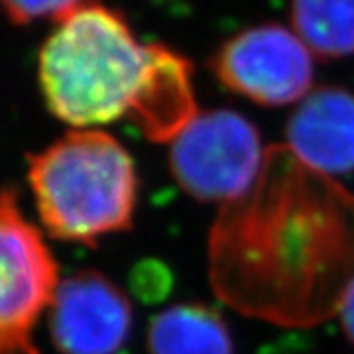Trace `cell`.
Instances as JSON below:
<instances>
[{
	"label": "cell",
	"mask_w": 354,
	"mask_h": 354,
	"mask_svg": "<svg viewBox=\"0 0 354 354\" xmlns=\"http://www.w3.org/2000/svg\"><path fill=\"white\" fill-rule=\"evenodd\" d=\"M50 330L62 354H114L132 330L127 293L97 270L59 281L50 305Z\"/></svg>",
	"instance_id": "7"
},
{
	"label": "cell",
	"mask_w": 354,
	"mask_h": 354,
	"mask_svg": "<svg viewBox=\"0 0 354 354\" xmlns=\"http://www.w3.org/2000/svg\"><path fill=\"white\" fill-rule=\"evenodd\" d=\"M28 179L53 239L95 246L132 227L138 177L128 150L97 128H75L30 156Z\"/></svg>",
	"instance_id": "3"
},
{
	"label": "cell",
	"mask_w": 354,
	"mask_h": 354,
	"mask_svg": "<svg viewBox=\"0 0 354 354\" xmlns=\"http://www.w3.org/2000/svg\"><path fill=\"white\" fill-rule=\"evenodd\" d=\"M150 354H234V342L218 311L179 304L160 311L148 327Z\"/></svg>",
	"instance_id": "9"
},
{
	"label": "cell",
	"mask_w": 354,
	"mask_h": 354,
	"mask_svg": "<svg viewBox=\"0 0 354 354\" xmlns=\"http://www.w3.org/2000/svg\"><path fill=\"white\" fill-rule=\"evenodd\" d=\"M266 150L248 118L227 109L197 113L171 140L169 167L177 185L199 201H230L260 174Z\"/></svg>",
	"instance_id": "4"
},
{
	"label": "cell",
	"mask_w": 354,
	"mask_h": 354,
	"mask_svg": "<svg viewBox=\"0 0 354 354\" xmlns=\"http://www.w3.org/2000/svg\"><path fill=\"white\" fill-rule=\"evenodd\" d=\"M286 136V146L317 171H354V95L341 87L313 88L291 114Z\"/></svg>",
	"instance_id": "8"
},
{
	"label": "cell",
	"mask_w": 354,
	"mask_h": 354,
	"mask_svg": "<svg viewBox=\"0 0 354 354\" xmlns=\"http://www.w3.org/2000/svg\"><path fill=\"white\" fill-rule=\"evenodd\" d=\"M83 0H0L2 10L16 24H26L39 18H53L55 22L75 10Z\"/></svg>",
	"instance_id": "11"
},
{
	"label": "cell",
	"mask_w": 354,
	"mask_h": 354,
	"mask_svg": "<svg viewBox=\"0 0 354 354\" xmlns=\"http://www.w3.org/2000/svg\"><path fill=\"white\" fill-rule=\"evenodd\" d=\"M57 264L12 191H0V354H39L32 333L57 290Z\"/></svg>",
	"instance_id": "5"
},
{
	"label": "cell",
	"mask_w": 354,
	"mask_h": 354,
	"mask_svg": "<svg viewBox=\"0 0 354 354\" xmlns=\"http://www.w3.org/2000/svg\"><path fill=\"white\" fill-rule=\"evenodd\" d=\"M291 26L319 57L354 55V0H291Z\"/></svg>",
	"instance_id": "10"
},
{
	"label": "cell",
	"mask_w": 354,
	"mask_h": 354,
	"mask_svg": "<svg viewBox=\"0 0 354 354\" xmlns=\"http://www.w3.org/2000/svg\"><path fill=\"white\" fill-rule=\"evenodd\" d=\"M218 81L264 106L304 101L313 91V53L293 30L279 24L248 28L218 50Z\"/></svg>",
	"instance_id": "6"
},
{
	"label": "cell",
	"mask_w": 354,
	"mask_h": 354,
	"mask_svg": "<svg viewBox=\"0 0 354 354\" xmlns=\"http://www.w3.org/2000/svg\"><path fill=\"white\" fill-rule=\"evenodd\" d=\"M339 319H341V327L346 335V339L354 344V283L351 286L348 293L342 299L341 309H339Z\"/></svg>",
	"instance_id": "12"
},
{
	"label": "cell",
	"mask_w": 354,
	"mask_h": 354,
	"mask_svg": "<svg viewBox=\"0 0 354 354\" xmlns=\"http://www.w3.org/2000/svg\"><path fill=\"white\" fill-rule=\"evenodd\" d=\"M39 85L51 114L75 128L130 118L165 142L197 114L189 64L164 46L140 44L127 20L97 0L57 20L39 53Z\"/></svg>",
	"instance_id": "2"
},
{
	"label": "cell",
	"mask_w": 354,
	"mask_h": 354,
	"mask_svg": "<svg viewBox=\"0 0 354 354\" xmlns=\"http://www.w3.org/2000/svg\"><path fill=\"white\" fill-rule=\"evenodd\" d=\"M207 254L215 295L234 311L321 325L354 283V193L286 144L270 146L252 185L221 205Z\"/></svg>",
	"instance_id": "1"
}]
</instances>
